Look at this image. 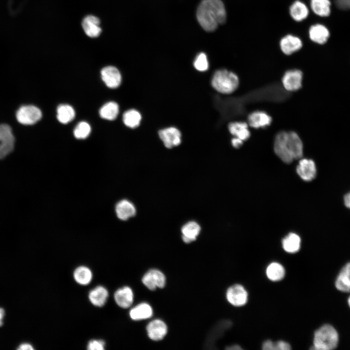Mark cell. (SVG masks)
Returning <instances> with one entry per match:
<instances>
[{"label": "cell", "instance_id": "6da1fadb", "mask_svg": "<svg viewBox=\"0 0 350 350\" xmlns=\"http://www.w3.org/2000/svg\"><path fill=\"white\" fill-rule=\"evenodd\" d=\"M197 19L204 30L214 31L226 21L227 13L221 0H202L196 11Z\"/></svg>", "mask_w": 350, "mask_h": 350}, {"label": "cell", "instance_id": "7a4b0ae2", "mask_svg": "<svg viewBox=\"0 0 350 350\" xmlns=\"http://www.w3.org/2000/svg\"><path fill=\"white\" fill-rule=\"evenodd\" d=\"M303 143L297 133L281 131L276 135L274 150L276 155L284 162L289 164L303 156Z\"/></svg>", "mask_w": 350, "mask_h": 350}, {"label": "cell", "instance_id": "3957f363", "mask_svg": "<svg viewBox=\"0 0 350 350\" xmlns=\"http://www.w3.org/2000/svg\"><path fill=\"white\" fill-rule=\"evenodd\" d=\"M239 83L237 75L226 69L215 71L211 80L212 88L217 92L225 94H230L235 91Z\"/></svg>", "mask_w": 350, "mask_h": 350}, {"label": "cell", "instance_id": "277c9868", "mask_svg": "<svg viewBox=\"0 0 350 350\" xmlns=\"http://www.w3.org/2000/svg\"><path fill=\"white\" fill-rule=\"evenodd\" d=\"M338 340V334L335 328L330 324H325L315 331L312 349L333 350L337 347Z\"/></svg>", "mask_w": 350, "mask_h": 350}, {"label": "cell", "instance_id": "5b68a950", "mask_svg": "<svg viewBox=\"0 0 350 350\" xmlns=\"http://www.w3.org/2000/svg\"><path fill=\"white\" fill-rule=\"evenodd\" d=\"M15 138L11 128L7 124H0V159L10 153L14 149Z\"/></svg>", "mask_w": 350, "mask_h": 350}, {"label": "cell", "instance_id": "8992f818", "mask_svg": "<svg viewBox=\"0 0 350 350\" xmlns=\"http://www.w3.org/2000/svg\"><path fill=\"white\" fill-rule=\"evenodd\" d=\"M42 117L40 110L34 105H24L17 112L16 118L19 122L25 125L33 124Z\"/></svg>", "mask_w": 350, "mask_h": 350}, {"label": "cell", "instance_id": "52a82bcc", "mask_svg": "<svg viewBox=\"0 0 350 350\" xmlns=\"http://www.w3.org/2000/svg\"><path fill=\"white\" fill-rule=\"evenodd\" d=\"M159 138L167 148L179 145L181 142V134L175 127H169L160 129L158 132Z\"/></svg>", "mask_w": 350, "mask_h": 350}, {"label": "cell", "instance_id": "ba28073f", "mask_svg": "<svg viewBox=\"0 0 350 350\" xmlns=\"http://www.w3.org/2000/svg\"><path fill=\"white\" fill-rule=\"evenodd\" d=\"M228 301L235 306L245 305L248 299V294L241 285L236 284L229 287L226 293Z\"/></svg>", "mask_w": 350, "mask_h": 350}, {"label": "cell", "instance_id": "9c48e42d", "mask_svg": "<svg viewBox=\"0 0 350 350\" xmlns=\"http://www.w3.org/2000/svg\"><path fill=\"white\" fill-rule=\"evenodd\" d=\"M303 73L298 70H287L282 78V83L284 88L289 91H295L302 87Z\"/></svg>", "mask_w": 350, "mask_h": 350}, {"label": "cell", "instance_id": "30bf717a", "mask_svg": "<svg viewBox=\"0 0 350 350\" xmlns=\"http://www.w3.org/2000/svg\"><path fill=\"white\" fill-rule=\"evenodd\" d=\"M142 281L149 289L154 290L157 287H164L166 279L161 271L157 269H151L143 276Z\"/></svg>", "mask_w": 350, "mask_h": 350}, {"label": "cell", "instance_id": "8fae6325", "mask_svg": "<svg viewBox=\"0 0 350 350\" xmlns=\"http://www.w3.org/2000/svg\"><path fill=\"white\" fill-rule=\"evenodd\" d=\"M296 170L300 177L305 181H312L315 178L316 174L315 163L311 159H300Z\"/></svg>", "mask_w": 350, "mask_h": 350}, {"label": "cell", "instance_id": "7c38bea8", "mask_svg": "<svg viewBox=\"0 0 350 350\" xmlns=\"http://www.w3.org/2000/svg\"><path fill=\"white\" fill-rule=\"evenodd\" d=\"M309 36L313 42L323 45L328 42L330 36V32L327 26L317 23L312 25L310 27Z\"/></svg>", "mask_w": 350, "mask_h": 350}, {"label": "cell", "instance_id": "4fadbf2b", "mask_svg": "<svg viewBox=\"0 0 350 350\" xmlns=\"http://www.w3.org/2000/svg\"><path fill=\"white\" fill-rule=\"evenodd\" d=\"M103 81L106 85L111 88L118 87L122 81V76L118 70L113 66H107L101 71Z\"/></svg>", "mask_w": 350, "mask_h": 350}, {"label": "cell", "instance_id": "5bb4252c", "mask_svg": "<svg viewBox=\"0 0 350 350\" xmlns=\"http://www.w3.org/2000/svg\"><path fill=\"white\" fill-rule=\"evenodd\" d=\"M146 330L149 337L154 341L162 340L167 332V327L160 319H155L147 326Z\"/></svg>", "mask_w": 350, "mask_h": 350}, {"label": "cell", "instance_id": "9a60e30c", "mask_svg": "<svg viewBox=\"0 0 350 350\" xmlns=\"http://www.w3.org/2000/svg\"><path fill=\"white\" fill-rule=\"evenodd\" d=\"M280 45L283 53L286 55H290L302 48V42L296 36L287 35L281 39Z\"/></svg>", "mask_w": 350, "mask_h": 350}, {"label": "cell", "instance_id": "2e32d148", "mask_svg": "<svg viewBox=\"0 0 350 350\" xmlns=\"http://www.w3.org/2000/svg\"><path fill=\"white\" fill-rule=\"evenodd\" d=\"M99 19L93 15L86 16L82 22V26L86 34L89 37L95 38L101 34Z\"/></svg>", "mask_w": 350, "mask_h": 350}, {"label": "cell", "instance_id": "e0dca14e", "mask_svg": "<svg viewBox=\"0 0 350 350\" xmlns=\"http://www.w3.org/2000/svg\"><path fill=\"white\" fill-rule=\"evenodd\" d=\"M248 124L254 128H263L268 126L272 122L271 117L266 113L256 111L250 113L247 118Z\"/></svg>", "mask_w": 350, "mask_h": 350}, {"label": "cell", "instance_id": "ac0fdd59", "mask_svg": "<svg viewBox=\"0 0 350 350\" xmlns=\"http://www.w3.org/2000/svg\"><path fill=\"white\" fill-rule=\"evenodd\" d=\"M335 285L341 292H350V262L346 264L340 270L336 278Z\"/></svg>", "mask_w": 350, "mask_h": 350}, {"label": "cell", "instance_id": "d6986e66", "mask_svg": "<svg viewBox=\"0 0 350 350\" xmlns=\"http://www.w3.org/2000/svg\"><path fill=\"white\" fill-rule=\"evenodd\" d=\"M114 297L116 303L123 308L129 307L133 301V291L128 286H124L117 290Z\"/></svg>", "mask_w": 350, "mask_h": 350}, {"label": "cell", "instance_id": "ffe728a7", "mask_svg": "<svg viewBox=\"0 0 350 350\" xmlns=\"http://www.w3.org/2000/svg\"><path fill=\"white\" fill-rule=\"evenodd\" d=\"M115 210L118 217L124 221L134 216L136 213L135 206L125 199L122 200L117 204Z\"/></svg>", "mask_w": 350, "mask_h": 350}, {"label": "cell", "instance_id": "44dd1931", "mask_svg": "<svg viewBox=\"0 0 350 350\" xmlns=\"http://www.w3.org/2000/svg\"><path fill=\"white\" fill-rule=\"evenodd\" d=\"M200 230V226L196 222L190 221L187 223L181 228L183 241L188 244L195 241Z\"/></svg>", "mask_w": 350, "mask_h": 350}, {"label": "cell", "instance_id": "7402d4cb", "mask_svg": "<svg viewBox=\"0 0 350 350\" xmlns=\"http://www.w3.org/2000/svg\"><path fill=\"white\" fill-rule=\"evenodd\" d=\"M332 2L330 0H311L310 6L313 12L321 17H328L332 11Z\"/></svg>", "mask_w": 350, "mask_h": 350}, {"label": "cell", "instance_id": "603a6c76", "mask_svg": "<svg viewBox=\"0 0 350 350\" xmlns=\"http://www.w3.org/2000/svg\"><path fill=\"white\" fill-rule=\"evenodd\" d=\"M289 13L294 20L299 22L308 17L309 11L304 3L300 0H296L290 6Z\"/></svg>", "mask_w": 350, "mask_h": 350}, {"label": "cell", "instance_id": "cb8c5ba5", "mask_svg": "<svg viewBox=\"0 0 350 350\" xmlns=\"http://www.w3.org/2000/svg\"><path fill=\"white\" fill-rule=\"evenodd\" d=\"M228 128L231 135L243 141L247 140L250 136L248 124L245 122H230L228 124Z\"/></svg>", "mask_w": 350, "mask_h": 350}, {"label": "cell", "instance_id": "d4e9b609", "mask_svg": "<svg viewBox=\"0 0 350 350\" xmlns=\"http://www.w3.org/2000/svg\"><path fill=\"white\" fill-rule=\"evenodd\" d=\"M152 314L153 310L151 307L146 303H141L137 305L133 308L129 313L130 317L134 320L150 318L152 316Z\"/></svg>", "mask_w": 350, "mask_h": 350}, {"label": "cell", "instance_id": "484cf974", "mask_svg": "<svg viewBox=\"0 0 350 350\" xmlns=\"http://www.w3.org/2000/svg\"><path fill=\"white\" fill-rule=\"evenodd\" d=\"M108 296L107 290L102 286H98L92 289L89 293L88 298L90 302L98 307L103 306Z\"/></svg>", "mask_w": 350, "mask_h": 350}, {"label": "cell", "instance_id": "4316f807", "mask_svg": "<svg viewBox=\"0 0 350 350\" xmlns=\"http://www.w3.org/2000/svg\"><path fill=\"white\" fill-rule=\"evenodd\" d=\"M301 240L299 236L294 233H290L282 241L284 250L288 253H296L300 247Z\"/></svg>", "mask_w": 350, "mask_h": 350}, {"label": "cell", "instance_id": "83f0119b", "mask_svg": "<svg viewBox=\"0 0 350 350\" xmlns=\"http://www.w3.org/2000/svg\"><path fill=\"white\" fill-rule=\"evenodd\" d=\"M141 120V115L137 110L131 109L125 111L122 116L124 124L131 128L139 126Z\"/></svg>", "mask_w": 350, "mask_h": 350}, {"label": "cell", "instance_id": "f1b7e54d", "mask_svg": "<svg viewBox=\"0 0 350 350\" xmlns=\"http://www.w3.org/2000/svg\"><path fill=\"white\" fill-rule=\"evenodd\" d=\"M73 108L68 105H60L57 108V118L62 123H67L74 118Z\"/></svg>", "mask_w": 350, "mask_h": 350}, {"label": "cell", "instance_id": "f546056e", "mask_svg": "<svg viewBox=\"0 0 350 350\" xmlns=\"http://www.w3.org/2000/svg\"><path fill=\"white\" fill-rule=\"evenodd\" d=\"M119 106L114 102H110L105 104L100 109V117L108 120L115 119L119 113Z\"/></svg>", "mask_w": 350, "mask_h": 350}, {"label": "cell", "instance_id": "4dcf8cb0", "mask_svg": "<svg viewBox=\"0 0 350 350\" xmlns=\"http://www.w3.org/2000/svg\"><path fill=\"white\" fill-rule=\"evenodd\" d=\"M266 273L269 280L276 281L283 279L285 275V270L281 264L274 262L268 266Z\"/></svg>", "mask_w": 350, "mask_h": 350}, {"label": "cell", "instance_id": "1f68e13d", "mask_svg": "<svg viewBox=\"0 0 350 350\" xmlns=\"http://www.w3.org/2000/svg\"><path fill=\"white\" fill-rule=\"evenodd\" d=\"M73 276L77 283L81 285H87L91 280L92 274L88 267L81 266L74 270Z\"/></svg>", "mask_w": 350, "mask_h": 350}, {"label": "cell", "instance_id": "d6a6232c", "mask_svg": "<svg viewBox=\"0 0 350 350\" xmlns=\"http://www.w3.org/2000/svg\"><path fill=\"white\" fill-rule=\"evenodd\" d=\"M90 126L85 122H79L74 130V135L78 139L86 138L90 132Z\"/></svg>", "mask_w": 350, "mask_h": 350}, {"label": "cell", "instance_id": "836d02e7", "mask_svg": "<svg viewBox=\"0 0 350 350\" xmlns=\"http://www.w3.org/2000/svg\"><path fill=\"white\" fill-rule=\"evenodd\" d=\"M209 66L207 55L204 52L199 53L193 62L194 68L199 71L204 72L208 70Z\"/></svg>", "mask_w": 350, "mask_h": 350}, {"label": "cell", "instance_id": "e575fe53", "mask_svg": "<svg viewBox=\"0 0 350 350\" xmlns=\"http://www.w3.org/2000/svg\"><path fill=\"white\" fill-rule=\"evenodd\" d=\"M105 342L102 340H92L87 346L89 350H103L105 349Z\"/></svg>", "mask_w": 350, "mask_h": 350}, {"label": "cell", "instance_id": "d590c367", "mask_svg": "<svg viewBox=\"0 0 350 350\" xmlns=\"http://www.w3.org/2000/svg\"><path fill=\"white\" fill-rule=\"evenodd\" d=\"M291 349L290 344L284 341L280 340L276 342L272 341L271 350H289Z\"/></svg>", "mask_w": 350, "mask_h": 350}, {"label": "cell", "instance_id": "8d00e7d4", "mask_svg": "<svg viewBox=\"0 0 350 350\" xmlns=\"http://www.w3.org/2000/svg\"><path fill=\"white\" fill-rule=\"evenodd\" d=\"M231 142L232 145L234 148H238L242 145L243 143V140L239 138L234 137L231 139Z\"/></svg>", "mask_w": 350, "mask_h": 350}, {"label": "cell", "instance_id": "74e56055", "mask_svg": "<svg viewBox=\"0 0 350 350\" xmlns=\"http://www.w3.org/2000/svg\"><path fill=\"white\" fill-rule=\"evenodd\" d=\"M18 349L19 350H33L34 348L30 344L23 343L19 346Z\"/></svg>", "mask_w": 350, "mask_h": 350}, {"label": "cell", "instance_id": "f35d334b", "mask_svg": "<svg viewBox=\"0 0 350 350\" xmlns=\"http://www.w3.org/2000/svg\"><path fill=\"white\" fill-rule=\"evenodd\" d=\"M344 202L345 206L350 209V192L345 195Z\"/></svg>", "mask_w": 350, "mask_h": 350}, {"label": "cell", "instance_id": "ab89813d", "mask_svg": "<svg viewBox=\"0 0 350 350\" xmlns=\"http://www.w3.org/2000/svg\"><path fill=\"white\" fill-rule=\"evenodd\" d=\"M4 316V310L0 308V326L3 324V319Z\"/></svg>", "mask_w": 350, "mask_h": 350}, {"label": "cell", "instance_id": "60d3db41", "mask_svg": "<svg viewBox=\"0 0 350 350\" xmlns=\"http://www.w3.org/2000/svg\"><path fill=\"white\" fill-rule=\"evenodd\" d=\"M227 350H242V348L238 345L235 344L230 346L226 348Z\"/></svg>", "mask_w": 350, "mask_h": 350}, {"label": "cell", "instance_id": "b9f144b4", "mask_svg": "<svg viewBox=\"0 0 350 350\" xmlns=\"http://www.w3.org/2000/svg\"><path fill=\"white\" fill-rule=\"evenodd\" d=\"M348 304H349V306H350V296H349V298H348Z\"/></svg>", "mask_w": 350, "mask_h": 350}]
</instances>
